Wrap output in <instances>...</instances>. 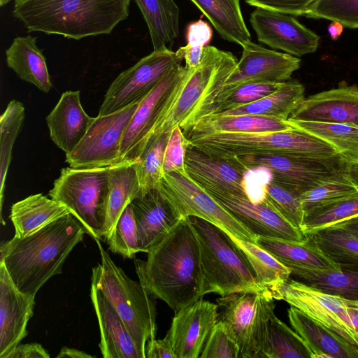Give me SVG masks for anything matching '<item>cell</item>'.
<instances>
[{"mask_svg": "<svg viewBox=\"0 0 358 358\" xmlns=\"http://www.w3.org/2000/svg\"><path fill=\"white\" fill-rule=\"evenodd\" d=\"M304 87L297 80L283 82L275 92L252 103L217 115H253L287 120L304 100Z\"/></svg>", "mask_w": 358, "mask_h": 358, "instance_id": "obj_33", "label": "cell"}, {"mask_svg": "<svg viewBox=\"0 0 358 358\" xmlns=\"http://www.w3.org/2000/svg\"><path fill=\"white\" fill-rule=\"evenodd\" d=\"M241 47V57L219 96L247 83L287 81L300 67L301 59L297 57L267 49L251 40Z\"/></svg>", "mask_w": 358, "mask_h": 358, "instance_id": "obj_16", "label": "cell"}, {"mask_svg": "<svg viewBox=\"0 0 358 358\" xmlns=\"http://www.w3.org/2000/svg\"><path fill=\"white\" fill-rule=\"evenodd\" d=\"M188 217L199 243L204 294L215 293L224 296L270 292L258 283L226 231L201 218Z\"/></svg>", "mask_w": 358, "mask_h": 358, "instance_id": "obj_7", "label": "cell"}, {"mask_svg": "<svg viewBox=\"0 0 358 358\" xmlns=\"http://www.w3.org/2000/svg\"><path fill=\"white\" fill-rule=\"evenodd\" d=\"M45 120L51 140L68 154L83 139L94 117L83 109L80 91H66Z\"/></svg>", "mask_w": 358, "mask_h": 358, "instance_id": "obj_24", "label": "cell"}, {"mask_svg": "<svg viewBox=\"0 0 358 358\" xmlns=\"http://www.w3.org/2000/svg\"><path fill=\"white\" fill-rule=\"evenodd\" d=\"M145 358H176L169 334L162 339H150L145 345Z\"/></svg>", "mask_w": 358, "mask_h": 358, "instance_id": "obj_52", "label": "cell"}, {"mask_svg": "<svg viewBox=\"0 0 358 358\" xmlns=\"http://www.w3.org/2000/svg\"><path fill=\"white\" fill-rule=\"evenodd\" d=\"M271 292L234 293L217 299L220 319L237 343L241 358H261L275 304Z\"/></svg>", "mask_w": 358, "mask_h": 358, "instance_id": "obj_9", "label": "cell"}, {"mask_svg": "<svg viewBox=\"0 0 358 358\" xmlns=\"http://www.w3.org/2000/svg\"><path fill=\"white\" fill-rule=\"evenodd\" d=\"M306 17L336 21L343 27L358 28V0H317Z\"/></svg>", "mask_w": 358, "mask_h": 358, "instance_id": "obj_47", "label": "cell"}, {"mask_svg": "<svg viewBox=\"0 0 358 358\" xmlns=\"http://www.w3.org/2000/svg\"><path fill=\"white\" fill-rule=\"evenodd\" d=\"M130 204L142 252L148 253L183 218L158 188L139 192Z\"/></svg>", "mask_w": 358, "mask_h": 358, "instance_id": "obj_22", "label": "cell"}, {"mask_svg": "<svg viewBox=\"0 0 358 358\" xmlns=\"http://www.w3.org/2000/svg\"><path fill=\"white\" fill-rule=\"evenodd\" d=\"M282 83H247L219 96L207 115H217L261 99L277 91Z\"/></svg>", "mask_w": 358, "mask_h": 358, "instance_id": "obj_45", "label": "cell"}, {"mask_svg": "<svg viewBox=\"0 0 358 358\" xmlns=\"http://www.w3.org/2000/svg\"><path fill=\"white\" fill-rule=\"evenodd\" d=\"M57 358H95L96 356L90 355L85 352L76 348L64 346L60 349L59 352L56 356Z\"/></svg>", "mask_w": 358, "mask_h": 358, "instance_id": "obj_55", "label": "cell"}, {"mask_svg": "<svg viewBox=\"0 0 358 358\" xmlns=\"http://www.w3.org/2000/svg\"><path fill=\"white\" fill-rule=\"evenodd\" d=\"M250 22L258 41L273 49L301 57L318 48L320 37L291 15L256 8Z\"/></svg>", "mask_w": 358, "mask_h": 358, "instance_id": "obj_17", "label": "cell"}, {"mask_svg": "<svg viewBox=\"0 0 358 358\" xmlns=\"http://www.w3.org/2000/svg\"><path fill=\"white\" fill-rule=\"evenodd\" d=\"M208 18L220 36L243 45L251 36L245 23L240 0H190Z\"/></svg>", "mask_w": 358, "mask_h": 358, "instance_id": "obj_34", "label": "cell"}, {"mask_svg": "<svg viewBox=\"0 0 358 358\" xmlns=\"http://www.w3.org/2000/svg\"><path fill=\"white\" fill-rule=\"evenodd\" d=\"M256 244L273 255L291 271L295 268L341 270L308 236L301 242L257 237Z\"/></svg>", "mask_w": 358, "mask_h": 358, "instance_id": "obj_27", "label": "cell"}, {"mask_svg": "<svg viewBox=\"0 0 358 358\" xmlns=\"http://www.w3.org/2000/svg\"><path fill=\"white\" fill-rule=\"evenodd\" d=\"M343 30V25L336 21L332 22L328 27V32L332 40H337L341 35Z\"/></svg>", "mask_w": 358, "mask_h": 358, "instance_id": "obj_56", "label": "cell"}, {"mask_svg": "<svg viewBox=\"0 0 358 358\" xmlns=\"http://www.w3.org/2000/svg\"><path fill=\"white\" fill-rule=\"evenodd\" d=\"M191 145L208 155L229 159L242 155H287L342 157L329 144L303 130L266 133L219 132L186 135Z\"/></svg>", "mask_w": 358, "mask_h": 358, "instance_id": "obj_5", "label": "cell"}, {"mask_svg": "<svg viewBox=\"0 0 358 358\" xmlns=\"http://www.w3.org/2000/svg\"><path fill=\"white\" fill-rule=\"evenodd\" d=\"M218 319V305L199 299L175 313L168 331L176 358L199 357Z\"/></svg>", "mask_w": 358, "mask_h": 358, "instance_id": "obj_19", "label": "cell"}, {"mask_svg": "<svg viewBox=\"0 0 358 358\" xmlns=\"http://www.w3.org/2000/svg\"><path fill=\"white\" fill-rule=\"evenodd\" d=\"M130 0H15L12 15L27 31L80 40L110 34L129 14Z\"/></svg>", "mask_w": 358, "mask_h": 358, "instance_id": "obj_3", "label": "cell"}, {"mask_svg": "<svg viewBox=\"0 0 358 358\" xmlns=\"http://www.w3.org/2000/svg\"><path fill=\"white\" fill-rule=\"evenodd\" d=\"M205 48L194 47L187 44L178 50L181 53L185 62V66L189 69L196 68L201 62Z\"/></svg>", "mask_w": 358, "mask_h": 358, "instance_id": "obj_54", "label": "cell"}, {"mask_svg": "<svg viewBox=\"0 0 358 358\" xmlns=\"http://www.w3.org/2000/svg\"><path fill=\"white\" fill-rule=\"evenodd\" d=\"M185 169L187 176L209 194L248 198V171L228 160L210 157L190 145L185 154Z\"/></svg>", "mask_w": 358, "mask_h": 358, "instance_id": "obj_20", "label": "cell"}, {"mask_svg": "<svg viewBox=\"0 0 358 358\" xmlns=\"http://www.w3.org/2000/svg\"><path fill=\"white\" fill-rule=\"evenodd\" d=\"M147 24L153 50L172 49L179 36L180 8L174 0H134Z\"/></svg>", "mask_w": 358, "mask_h": 358, "instance_id": "obj_32", "label": "cell"}, {"mask_svg": "<svg viewBox=\"0 0 358 358\" xmlns=\"http://www.w3.org/2000/svg\"><path fill=\"white\" fill-rule=\"evenodd\" d=\"M287 121L331 145L347 162H358V127L347 124L313 121Z\"/></svg>", "mask_w": 358, "mask_h": 358, "instance_id": "obj_37", "label": "cell"}, {"mask_svg": "<svg viewBox=\"0 0 358 358\" xmlns=\"http://www.w3.org/2000/svg\"><path fill=\"white\" fill-rule=\"evenodd\" d=\"M48 351L38 343L19 344L6 358H49Z\"/></svg>", "mask_w": 358, "mask_h": 358, "instance_id": "obj_53", "label": "cell"}, {"mask_svg": "<svg viewBox=\"0 0 358 358\" xmlns=\"http://www.w3.org/2000/svg\"><path fill=\"white\" fill-rule=\"evenodd\" d=\"M96 242L101 262L92 268L91 283L112 304L145 356L146 343L156 338L157 331V298L143 282L131 280L114 263L100 240Z\"/></svg>", "mask_w": 358, "mask_h": 358, "instance_id": "obj_6", "label": "cell"}, {"mask_svg": "<svg viewBox=\"0 0 358 358\" xmlns=\"http://www.w3.org/2000/svg\"><path fill=\"white\" fill-rule=\"evenodd\" d=\"M334 225L341 227L352 233L358 234V216Z\"/></svg>", "mask_w": 358, "mask_h": 358, "instance_id": "obj_57", "label": "cell"}, {"mask_svg": "<svg viewBox=\"0 0 358 358\" xmlns=\"http://www.w3.org/2000/svg\"><path fill=\"white\" fill-rule=\"evenodd\" d=\"M237 62L231 52L206 45L201 62L196 68L188 69L174 102L150 139L157 134L170 133L177 126L185 134L188 132L201 118L210 113Z\"/></svg>", "mask_w": 358, "mask_h": 358, "instance_id": "obj_4", "label": "cell"}, {"mask_svg": "<svg viewBox=\"0 0 358 358\" xmlns=\"http://www.w3.org/2000/svg\"><path fill=\"white\" fill-rule=\"evenodd\" d=\"M347 173L353 183L358 187V162H348Z\"/></svg>", "mask_w": 358, "mask_h": 358, "instance_id": "obj_58", "label": "cell"}, {"mask_svg": "<svg viewBox=\"0 0 358 358\" xmlns=\"http://www.w3.org/2000/svg\"><path fill=\"white\" fill-rule=\"evenodd\" d=\"M289 322L310 350L313 358H358V350L299 309L290 306Z\"/></svg>", "mask_w": 358, "mask_h": 358, "instance_id": "obj_28", "label": "cell"}, {"mask_svg": "<svg viewBox=\"0 0 358 358\" xmlns=\"http://www.w3.org/2000/svg\"><path fill=\"white\" fill-rule=\"evenodd\" d=\"M227 233L262 287L272 293L291 278V270L269 252L255 243L243 241Z\"/></svg>", "mask_w": 358, "mask_h": 358, "instance_id": "obj_36", "label": "cell"}, {"mask_svg": "<svg viewBox=\"0 0 358 358\" xmlns=\"http://www.w3.org/2000/svg\"><path fill=\"white\" fill-rule=\"evenodd\" d=\"M211 38L212 29L207 22L199 20L188 26L187 44L194 47L205 48L210 41Z\"/></svg>", "mask_w": 358, "mask_h": 358, "instance_id": "obj_51", "label": "cell"}, {"mask_svg": "<svg viewBox=\"0 0 358 358\" xmlns=\"http://www.w3.org/2000/svg\"><path fill=\"white\" fill-rule=\"evenodd\" d=\"M274 299L284 300L358 350V331L351 322V300L329 294L292 279L275 289Z\"/></svg>", "mask_w": 358, "mask_h": 358, "instance_id": "obj_14", "label": "cell"}, {"mask_svg": "<svg viewBox=\"0 0 358 358\" xmlns=\"http://www.w3.org/2000/svg\"><path fill=\"white\" fill-rule=\"evenodd\" d=\"M85 233L70 213L30 236L2 241L0 262L17 289L35 297L49 279L62 273L64 262Z\"/></svg>", "mask_w": 358, "mask_h": 358, "instance_id": "obj_2", "label": "cell"}, {"mask_svg": "<svg viewBox=\"0 0 358 358\" xmlns=\"http://www.w3.org/2000/svg\"><path fill=\"white\" fill-rule=\"evenodd\" d=\"M357 216L358 195H356L320 207L305 214L301 231L306 236Z\"/></svg>", "mask_w": 358, "mask_h": 358, "instance_id": "obj_43", "label": "cell"}, {"mask_svg": "<svg viewBox=\"0 0 358 358\" xmlns=\"http://www.w3.org/2000/svg\"><path fill=\"white\" fill-rule=\"evenodd\" d=\"M36 39L37 37L31 34L15 37L5 52L6 64L21 80L48 93L52 84L46 59L38 47Z\"/></svg>", "mask_w": 358, "mask_h": 358, "instance_id": "obj_26", "label": "cell"}, {"mask_svg": "<svg viewBox=\"0 0 358 358\" xmlns=\"http://www.w3.org/2000/svg\"><path fill=\"white\" fill-rule=\"evenodd\" d=\"M137 161L122 162L111 166L102 238L106 239L109 235L124 208L140 192L141 187L136 169Z\"/></svg>", "mask_w": 358, "mask_h": 358, "instance_id": "obj_30", "label": "cell"}, {"mask_svg": "<svg viewBox=\"0 0 358 358\" xmlns=\"http://www.w3.org/2000/svg\"><path fill=\"white\" fill-rule=\"evenodd\" d=\"M183 57L169 48L153 50L120 73L110 85L99 115H106L138 103L170 70L180 65Z\"/></svg>", "mask_w": 358, "mask_h": 358, "instance_id": "obj_12", "label": "cell"}, {"mask_svg": "<svg viewBox=\"0 0 358 358\" xmlns=\"http://www.w3.org/2000/svg\"><path fill=\"white\" fill-rule=\"evenodd\" d=\"M291 276L320 292L358 301V266H341V270L295 268Z\"/></svg>", "mask_w": 358, "mask_h": 358, "instance_id": "obj_35", "label": "cell"}, {"mask_svg": "<svg viewBox=\"0 0 358 358\" xmlns=\"http://www.w3.org/2000/svg\"><path fill=\"white\" fill-rule=\"evenodd\" d=\"M25 117V110L22 102L11 100L0 117V200L1 212L5 184L8 168L12 159L14 143Z\"/></svg>", "mask_w": 358, "mask_h": 358, "instance_id": "obj_41", "label": "cell"}, {"mask_svg": "<svg viewBox=\"0 0 358 358\" xmlns=\"http://www.w3.org/2000/svg\"><path fill=\"white\" fill-rule=\"evenodd\" d=\"M199 357L241 358L237 343L220 319L211 329Z\"/></svg>", "mask_w": 358, "mask_h": 358, "instance_id": "obj_48", "label": "cell"}, {"mask_svg": "<svg viewBox=\"0 0 358 358\" xmlns=\"http://www.w3.org/2000/svg\"><path fill=\"white\" fill-rule=\"evenodd\" d=\"M294 128L287 120L275 117L253 115H206L201 118L185 135L219 132L266 133Z\"/></svg>", "mask_w": 358, "mask_h": 358, "instance_id": "obj_31", "label": "cell"}, {"mask_svg": "<svg viewBox=\"0 0 358 358\" xmlns=\"http://www.w3.org/2000/svg\"><path fill=\"white\" fill-rule=\"evenodd\" d=\"M317 0H245L250 6L291 15H303L312 10Z\"/></svg>", "mask_w": 358, "mask_h": 358, "instance_id": "obj_50", "label": "cell"}, {"mask_svg": "<svg viewBox=\"0 0 358 358\" xmlns=\"http://www.w3.org/2000/svg\"><path fill=\"white\" fill-rule=\"evenodd\" d=\"M70 213L64 204L38 193L13 203L9 217L15 228L14 236L22 238Z\"/></svg>", "mask_w": 358, "mask_h": 358, "instance_id": "obj_29", "label": "cell"}, {"mask_svg": "<svg viewBox=\"0 0 358 358\" xmlns=\"http://www.w3.org/2000/svg\"><path fill=\"white\" fill-rule=\"evenodd\" d=\"M135 259L139 280L175 312L205 295L200 250L189 217H183L148 253Z\"/></svg>", "mask_w": 358, "mask_h": 358, "instance_id": "obj_1", "label": "cell"}, {"mask_svg": "<svg viewBox=\"0 0 358 358\" xmlns=\"http://www.w3.org/2000/svg\"><path fill=\"white\" fill-rule=\"evenodd\" d=\"M105 240L109 250L124 258L133 259L141 252L137 224L131 204L124 208Z\"/></svg>", "mask_w": 358, "mask_h": 358, "instance_id": "obj_44", "label": "cell"}, {"mask_svg": "<svg viewBox=\"0 0 358 358\" xmlns=\"http://www.w3.org/2000/svg\"><path fill=\"white\" fill-rule=\"evenodd\" d=\"M264 358H313L303 339L273 313L261 352Z\"/></svg>", "mask_w": 358, "mask_h": 358, "instance_id": "obj_38", "label": "cell"}, {"mask_svg": "<svg viewBox=\"0 0 358 358\" xmlns=\"http://www.w3.org/2000/svg\"><path fill=\"white\" fill-rule=\"evenodd\" d=\"M209 194L257 237L297 242L306 239L302 231L282 217L266 199L253 202L248 197L229 194Z\"/></svg>", "mask_w": 358, "mask_h": 358, "instance_id": "obj_18", "label": "cell"}, {"mask_svg": "<svg viewBox=\"0 0 358 358\" xmlns=\"http://www.w3.org/2000/svg\"><path fill=\"white\" fill-rule=\"evenodd\" d=\"M138 103L106 115H98L69 153L66 162L74 169L110 166L120 161V144Z\"/></svg>", "mask_w": 358, "mask_h": 358, "instance_id": "obj_15", "label": "cell"}, {"mask_svg": "<svg viewBox=\"0 0 358 358\" xmlns=\"http://www.w3.org/2000/svg\"><path fill=\"white\" fill-rule=\"evenodd\" d=\"M187 72L185 66H176L138 103L120 144L119 163L138 160L153 131L174 102Z\"/></svg>", "mask_w": 358, "mask_h": 358, "instance_id": "obj_10", "label": "cell"}, {"mask_svg": "<svg viewBox=\"0 0 358 358\" xmlns=\"http://www.w3.org/2000/svg\"><path fill=\"white\" fill-rule=\"evenodd\" d=\"M90 297L97 317L104 358H145L124 322L105 296L91 283Z\"/></svg>", "mask_w": 358, "mask_h": 358, "instance_id": "obj_25", "label": "cell"}, {"mask_svg": "<svg viewBox=\"0 0 358 358\" xmlns=\"http://www.w3.org/2000/svg\"><path fill=\"white\" fill-rule=\"evenodd\" d=\"M190 145L189 138L179 126L171 131L164 156V175L169 173H186L185 157Z\"/></svg>", "mask_w": 358, "mask_h": 358, "instance_id": "obj_49", "label": "cell"}, {"mask_svg": "<svg viewBox=\"0 0 358 358\" xmlns=\"http://www.w3.org/2000/svg\"><path fill=\"white\" fill-rule=\"evenodd\" d=\"M287 120L358 127V87L341 85L311 95L304 99Z\"/></svg>", "mask_w": 358, "mask_h": 358, "instance_id": "obj_23", "label": "cell"}, {"mask_svg": "<svg viewBox=\"0 0 358 358\" xmlns=\"http://www.w3.org/2000/svg\"><path fill=\"white\" fill-rule=\"evenodd\" d=\"M308 236L327 257L340 266H358V234L333 225Z\"/></svg>", "mask_w": 358, "mask_h": 358, "instance_id": "obj_39", "label": "cell"}, {"mask_svg": "<svg viewBox=\"0 0 358 358\" xmlns=\"http://www.w3.org/2000/svg\"><path fill=\"white\" fill-rule=\"evenodd\" d=\"M158 189L182 217L201 218L239 239L256 243L257 237L186 173L164 174Z\"/></svg>", "mask_w": 358, "mask_h": 358, "instance_id": "obj_13", "label": "cell"}, {"mask_svg": "<svg viewBox=\"0 0 358 358\" xmlns=\"http://www.w3.org/2000/svg\"><path fill=\"white\" fill-rule=\"evenodd\" d=\"M12 0H0V6H3L10 2Z\"/></svg>", "mask_w": 358, "mask_h": 358, "instance_id": "obj_59", "label": "cell"}, {"mask_svg": "<svg viewBox=\"0 0 358 358\" xmlns=\"http://www.w3.org/2000/svg\"><path fill=\"white\" fill-rule=\"evenodd\" d=\"M245 171L262 169L270 180L300 194L315 186L321 179L345 170L343 157L322 158L287 155H242L226 159Z\"/></svg>", "mask_w": 358, "mask_h": 358, "instance_id": "obj_11", "label": "cell"}, {"mask_svg": "<svg viewBox=\"0 0 358 358\" xmlns=\"http://www.w3.org/2000/svg\"><path fill=\"white\" fill-rule=\"evenodd\" d=\"M34 305L35 297L20 291L0 262V358H6L27 335Z\"/></svg>", "mask_w": 358, "mask_h": 358, "instance_id": "obj_21", "label": "cell"}, {"mask_svg": "<svg viewBox=\"0 0 358 358\" xmlns=\"http://www.w3.org/2000/svg\"><path fill=\"white\" fill-rule=\"evenodd\" d=\"M170 133L152 136L136 162L140 193L158 188L164 176L163 162Z\"/></svg>", "mask_w": 358, "mask_h": 358, "instance_id": "obj_42", "label": "cell"}, {"mask_svg": "<svg viewBox=\"0 0 358 358\" xmlns=\"http://www.w3.org/2000/svg\"><path fill=\"white\" fill-rule=\"evenodd\" d=\"M358 195V187L349 178L347 169L321 179L300 194L304 215L320 207Z\"/></svg>", "mask_w": 358, "mask_h": 358, "instance_id": "obj_40", "label": "cell"}, {"mask_svg": "<svg viewBox=\"0 0 358 358\" xmlns=\"http://www.w3.org/2000/svg\"><path fill=\"white\" fill-rule=\"evenodd\" d=\"M110 166L66 167L53 183L49 196L64 204L95 241L102 238L109 192Z\"/></svg>", "mask_w": 358, "mask_h": 358, "instance_id": "obj_8", "label": "cell"}, {"mask_svg": "<svg viewBox=\"0 0 358 358\" xmlns=\"http://www.w3.org/2000/svg\"><path fill=\"white\" fill-rule=\"evenodd\" d=\"M300 193L271 181L264 185V197L289 222L301 231L304 213Z\"/></svg>", "mask_w": 358, "mask_h": 358, "instance_id": "obj_46", "label": "cell"}]
</instances>
